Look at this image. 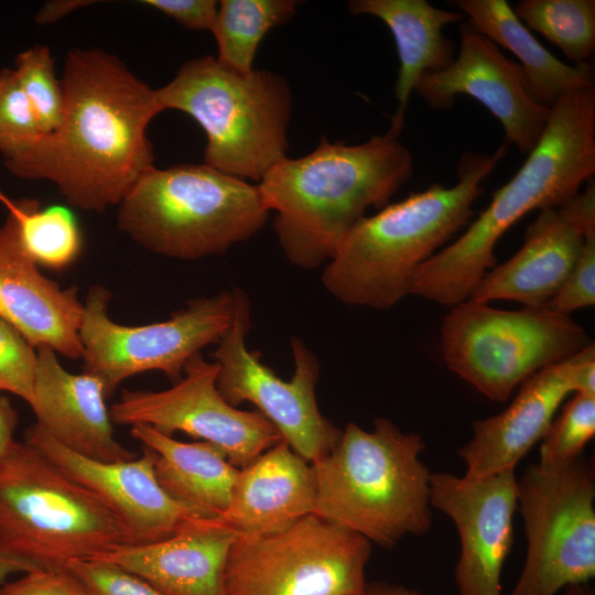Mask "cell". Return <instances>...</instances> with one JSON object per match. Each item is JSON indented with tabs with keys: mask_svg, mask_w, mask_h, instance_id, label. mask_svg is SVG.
Instances as JSON below:
<instances>
[{
	"mask_svg": "<svg viewBox=\"0 0 595 595\" xmlns=\"http://www.w3.org/2000/svg\"><path fill=\"white\" fill-rule=\"evenodd\" d=\"M48 346L37 347L33 398L36 425L58 444L88 459L115 463L134 454L115 437L102 382L67 371Z\"/></svg>",
	"mask_w": 595,
	"mask_h": 595,
	"instance_id": "obj_21",
	"label": "cell"
},
{
	"mask_svg": "<svg viewBox=\"0 0 595 595\" xmlns=\"http://www.w3.org/2000/svg\"><path fill=\"white\" fill-rule=\"evenodd\" d=\"M575 354L528 377L500 413L472 423L473 436L457 450L464 476L485 478L516 469L542 440L574 386Z\"/></svg>",
	"mask_w": 595,
	"mask_h": 595,
	"instance_id": "obj_20",
	"label": "cell"
},
{
	"mask_svg": "<svg viewBox=\"0 0 595 595\" xmlns=\"http://www.w3.org/2000/svg\"><path fill=\"white\" fill-rule=\"evenodd\" d=\"M96 3L91 0H54L48 1L35 14V22L37 24H51L54 23L69 13Z\"/></svg>",
	"mask_w": 595,
	"mask_h": 595,
	"instance_id": "obj_38",
	"label": "cell"
},
{
	"mask_svg": "<svg viewBox=\"0 0 595 595\" xmlns=\"http://www.w3.org/2000/svg\"><path fill=\"white\" fill-rule=\"evenodd\" d=\"M0 595H88L65 569H39L7 582Z\"/></svg>",
	"mask_w": 595,
	"mask_h": 595,
	"instance_id": "obj_36",
	"label": "cell"
},
{
	"mask_svg": "<svg viewBox=\"0 0 595 595\" xmlns=\"http://www.w3.org/2000/svg\"><path fill=\"white\" fill-rule=\"evenodd\" d=\"M456 6L477 32L520 61L530 94L541 105L552 109L566 93L594 86L589 62L571 66L560 61L533 36L506 0H458Z\"/></svg>",
	"mask_w": 595,
	"mask_h": 595,
	"instance_id": "obj_26",
	"label": "cell"
},
{
	"mask_svg": "<svg viewBox=\"0 0 595 595\" xmlns=\"http://www.w3.org/2000/svg\"><path fill=\"white\" fill-rule=\"evenodd\" d=\"M111 294L102 285L89 289L79 325L83 372L98 378L106 397L126 379L160 371L176 382L185 364L204 347L216 344L229 328L234 293L193 299L170 320L145 325H122L108 315Z\"/></svg>",
	"mask_w": 595,
	"mask_h": 595,
	"instance_id": "obj_12",
	"label": "cell"
},
{
	"mask_svg": "<svg viewBox=\"0 0 595 595\" xmlns=\"http://www.w3.org/2000/svg\"><path fill=\"white\" fill-rule=\"evenodd\" d=\"M371 544L314 513L275 533L236 537L226 595H366Z\"/></svg>",
	"mask_w": 595,
	"mask_h": 595,
	"instance_id": "obj_11",
	"label": "cell"
},
{
	"mask_svg": "<svg viewBox=\"0 0 595 595\" xmlns=\"http://www.w3.org/2000/svg\"><path fill=\"white\" fill-rule=\"evenodd\" d=\"M595 435V396L574 393L541 440L539 464L556 466L583 455Z\"/></svg>",
	"mask_w": 595,
	"mask_h": 595,
	"instance_id": "obj_31",
	"label": "cell"
},
{
	"mask_svg": "<svg viewBox=\"0 0 595 595\" xmlns=\"http://www.w3.org/2000/svg\"><path fill=\"white\" fill-rule=\"evenodd\" d=\"M348 9L354 15L380 19L393 35L400 66L394 87L398 104L388 132L399 138L410 95L420 78L444 69L455 58V45L444 35V26L462 23L465 15L439 9L426 0H351Z\"/></svg>",
	"mask_w": 595,
	"mask_h": 595,
	"instance_id": "obj_24",
	"label": "cell"
},
{
	"mask_svg": "<svg viewBox=\"0 0 595 595\" xmlns=\"http://www.w3.org/2000/svg\"><path fill=\"white\" fill-rule=\"evenodd\" d=\"M295 0H221L212 33L217 44V62L248 74L253 68L258 46L273 28L296 13Z\"/></svg>",
	"mask_w": 595,
	"mask_h": 595,
	"instance_id": "obj_27",
	"label": "cell"
},
{
	"mask_svg": "<svg viewBox=\"0 0 595 595\" xmlns=\"http://www.w3.org/2000/svg\"><path fill=\"white\" fill-rule=\"evenodd\" d=\"M509 469L485 478L432 473L430 504L455 524L459 558L457 595H505L504 564L513 545L517 475Z\"/></svg>",
	"mask_w": 595,
	"mask_h": 595,
	"instance_id": "obj_15",
	"label": "cell"
},
{
	"mask_svg": "<svg viewBox=\"0 0 595 595\" xmlns=\"http://www.w3.org/2000/svg\"><path fill=\"white\" fill-rule=\"evenodd\" d=\"M232 293L231 324L212 354L218 365L217 389L235 408L244 401L253 403L296 454L314 463L327 455L342 435L317 405L318 359L300 338L293 337L294 374L290 381L279 378L256 353L248 350L250 303L242 290L235 288Z\"/></svg>",
	"mask_w": 595,
	"mask_h": 595,
	"instance_id": "obj_13",
	"label": "cell"
},
{
	"mask_svg": "<svg viewBox=\"0 0 595 595\" xmlns=\"http://www.w3.org/2000/svg\"><path fill=\"white\" fill-rule=\"evenodd\" d=\"M595 174V86L563 95L517 173L494 194L465 232L420 266L410 294L454 306L469 299L497 266L495 247L534 209L565 204Z\"/></svg>",
	"mask_w": 595,
	"mask_h": 595,
	"instance_id": "obj_2",
	"label": "cell"
},
{
	"mask_svg": "<svg viewBox=\"0 0 595 595\" xmlns=\"http://www.w3.org/2000/svg\"><path fill=\"white\" fill-rule=\"evenodd\" d=\"M130 434L151 456L155 478L171 498L208 518L225 512L239 468L220 447L181 442L145 424L132 425Z\"/></svg>",
	"mask_w": 595,
	"mask_h": 595,
	"instance_id": "obj_25",
	"label": "cell"
},
{
	"mask_svg": "<svg viewBox=\"0 0 595 595\" xmlns=\"http://www.w3.org/2000/svg\"><path fill=\"white\" fill-rule=\"evenodd\" d=\"M591 343L570 315L547 305L506 311L466 300L451 307L441 327L447 368L497 402L508 400L534 372Z\"/></svg>",
	"mask_w": 595,
	"mask_h": 595,
	"instance_id": "obj_9",
	"label": "cell"
},
{
	"mask_svg": "<svg viewBox=\"0 0 595 595\" xmlns=\"http://www.w3.org/2000/svg\"><path fill=\"white\" fill-rule=\"evenodd\" d=\"M18 425V412L7 397H0V458L15 443L14 432Z\"/></svg>",
	"mask_w": 595,
	"mask_h": 595,
	"instance_id": "obj_39",
	"label": "cell"
},
{
	"mask_svg": "<svg viewBox=\"0 0 595 595\" xmlns=\"http://www.w3.org/2000/svg\"><path fill=\"white\" fill-rule=\"evenodd\" d=\"M595 227V182L561 206L540 210L526 228L522 247L506 262L487 271L468 300L488 303L516 301L545 305L567 279Z\"/></svg>",
	"mask_w": 595,
	"mask_h": 595,
	"instance_id": "obj_18",
	"label": "cell"
},
{
	"mask_svg": "<svg viewBox=\"0 0 595 595\" xmlns=\"http://www.w3.org/2000/svg\"><path fill=\"white\" fill-rule=\"evenodd\" d=\"M10 323L0 317V391L23 399L33 398L37 350Z\"/></svg>",
	"mask_w": 595,
	"mask_h": 595,
	"instance_id": "obj_33",
	"label": "cell"
},
{
	"mask_svg": "<svg viewBox=\"0 0 595 595\" xmlns=\"http://www.w3.org/2000/svg\"><path fill=\"white\" fill-rule=\"evenodd\" d=\"M34 570L39 567L31 562L0 550V584H6L13 574H25Z\"/></svg>",
	"mask_w": 595,
	"mask_h": 595,
	"instance_id": "obj_40",
	"label": "cell"
},
{
	"mask_svg": "<svg viewBox=\"0 0 595 595\" xmlns=\"http://www.w3.org/2000/svg\"><path fill=\"white\" fill-rule=\"evenodd\" d=\"M60 126L7 165L24 180H46L88 212L118 206L154 166L147 129L160 113L155 89L100 48H73L62 74Z\"/></svg>",
	"mask_w": 595,
	"mask_h": 595,
	"instance_id": "obj_1",
	"label": "cell"
},
{
	"mask_svg": "<svg viewBox=\"0 0 595 595\" xmlns=\"http://www.w3.org/2000/svg\"><path fill=\"white\" fill-rule=\"evenodd\" d=\"M3 201L15 215L23 246L37 266L61 270L77 259L82 234L68 208H41L34 198Z\"/></svg>",
	"mask_w": 595,
	"mask_h": 595,
	"instance_id": "obj_28",
	"label": "cell"
},
{
	"mask_svg": "<svg viewBox=\"0 0 595 595\" xmlns=\"http://www.w3.org/2000/svg\"><path fill=\"white\" fill-rule=\"evenodd\" d=\"M217 363L205 360L198 353L169 389L122 390L109 408L111 421L130 426L145 424L170 436L183 432L210 442L240 469L283 439L261 412L230 405L217 389Z\"/></svg>",
	"mask_w": 595,
	"mask_h": 595,
	"instance_id": "obj_14",
	"label": "cell"
},
{
	"mask_svg": "<svg viewBox=\"0 0 595 595\" xmlns=\"http://www.w3.org/2000/svg\"><path fill=\"white\" fill-rule=\"evenodd\" d=\"M413 174V156L389 132L359 144L331 143L278 162L259 182L273 229L289 261L315 268L328 261L369 207L383 208Z\"/></svg>",
	"mask_w": 595,
	"mask_h": 595,
	"instance_id": "obj_3",
	"label": "cell"
},
{
	"mask_svg": "<svg viewBox=\"0 0 595 595\" xmlns=\"http://www.w3.org/2000/svg\"><path fill=\"white\" fill-rule=\"evenodd\" d=\"M313 466L280 441L239 469L228 508L210 519L236 537H260L288 529L313 513Z\"/></svg>",
	"mask_w": 595,
	"mask_h": 595,
	"instance_id": "obj_22",
	"label": "cell"
},
{
	"mask_svg": "<svg viewBox=\"0 0 595 595\" xmlns=\"http://www.w3.org/2000/svg\"><path fill=\"white\" fill-rule=\"evenodd\" d=\"M513 12L574 65L588 62L595 50L594 0H523Z\"/></svg>",
	"mask_w": 595,
	"mask_h": 595,
	"instance_id": "obj_29",
	"label": "cell"
},
{
	"mask_svg": "<svg viewBox=\"0 0 595 595\" xmlns=\"http://www.w3.org/2000/svg\"><path fill=\"white\" fill-rule=\"evenodd\" d=\"M125 544L116 513L34 447L15 441L0 458V550L64 569Z\"/></svg>",
	"mask_w": 595,
	"mask_h": 595,
	"instance_id": "obj_8",
	"label": "cell"
},
{
	"mask_svg": "<svg viewBox=\"0 0 595 595\" xmlns=\"http://www.w3.org/2000/svg\"><path fill=\"white\" fill-rule=\"evenodd\" d=\"M155 94L162 111L185 112L203 128L210 167L260 182L286 158L292 94L274 72L239 74L205 55L184 63Z\"/></svg>",
	"mask_w": 595,
	"mask_h": 595,
	"instance_id": "obj_7",
	"label": "cell"
},
{
	"mask_svg": "<svg viewBox=\"0 0 595 595\" xmlns=\"http://www.w3.org/2000/svg\"><path fill=\"white\" fill-rule=\"evenodd\" d=\"M142 3L194 31L212 32L218 12L215 0H144Z\"/></svg>",
	"mask_w": 595,
	"mask_h": 595,
	"instance_id": "obj_37",
	"label": "cell"
},
{
	"mask_svg": "<svg viewBox=\"0 0 595 595\" xmlns=\"http://www.w3.org/2000/svg\"><path fill=\"white\" fill-rule=\"evenodd\" d=\"M366 595H422L413 588L383 581L367 583Z\"/></svg>",
	"mask_w": 595,
	"mask_h": 595,
	"instance_id": "obj_41",
	"label": "cell"
},
{
	"mask_svg": "<svg viewBox=\"0 0 595 595\" xmlns=\"http://www.w3.org/2000/svg\"><path fill=\"white\" fill-rule=\"evenodd\" d=\"M43 134L14 69L2 68L0 71V153L6 166L21 158Z\"/></svg>",
	"mask_w": 595,
	"mask_h": 595,
	"instance_id": "obj_32",
	"label": "cell"
},
{
	"mask_svg": "<svg viewBox=\"0 0 595 595\" xmlns=\"http://www.w3.org/2000/svg\"><path fill=\"white\" fill-rule=\"evenodd\" d=\"M467 152L457 163V182L440 183L360 218L328 260L322 282L348 305L387 310L410 294L414 274L455 232L469 224L482 182L506 155Z\"/></svg>",
	"mask_w": 595,
	"mask_h": 595,
	"instance_id": "obj_4",
	"label": "cell"
},
{
	"mask_svg": "<svg viewBox=\"0 0 595 595\" xmlns=\"http://www.w3.org/2000/svg\"><path fill=\"white\" fill-rule=\"evenodd\" d=\"M414 91L431 109L441 111L448 110L457 95L473 97L499 120L506 140L528 154L551 116V109L530 94L522 67L468 21L461 23L458 55L444 69L425 73Z\"/></svg>",
	"mask_w": 595,
	"mask_h": 595,
	"instance_id": "obj_16",
	"label": "cell"
},
{
	"mask_svg": "<svg viewBox=\"0 0 595 595\" xmlns=\"http://www.w3.org/2000/svg\"><path fill=\"white\" fill-rule=\"evenodd\" d=\"M64 569L88 595H161L140 576L105 560H74Z\"/></svg>",
	"mask_w": 595,
	"mask_h": 595,
	"instance_id": "obj_34",
	"label": "cell"
},
{
	"mask_svg": "<svg viewBox=\"0 0 595 595\" xmlns=\"http://www.w3.org/2000/svg\"><path fill=\"white\" fill-rule=\"evenodd\" d=\"M236 536L202 526L149 544H125L99 558L140 576L161 595H226L224 570Z\"/></svg>",
	"mask_w": 595,
	"mask_h": 595,
	"instance_id": "obj_23",
	"label": "cell"
},
{
	"mask_svg": "<svg viewBox=\"0 0 595 595\" xmlns=\"http://www.w3.org/2000/svg\"><path fill=\"white\" fill-rule=\"evenodd\" d=\"M13 69L43 133L55 131L63 116L64 93L55 75L51 50L35 45L22 51L15 57Z\"/></svg>",
	"mask_w": 595,
	"mask_h": 595,
	"instance_id": "obj_30",
	"label": "cell"
},
{
	"mask_svg": "<svg viewBox=\"0 0 595 595\" xmlns=\"http://www.w3.org/2000/svg\"><path fill=\"white\" fill-rule=\"evenodd\" d=\"M595 304V227L585 232L581 253L565 282L545 304L551 310L571 312Z\"/></svg>",
	"mask_w": 595,
	"mask_h": 595,
	"instance_id": "obj_35",
	"label": "cell"
},
{
	"mask_svg": "<svg viewBox=\"0 0 595 595\" xmlns=\"http://www.w3.org/2000/svg\"><path fill=\"white\" fill-rule=\"evenodd\" d=\"M258 185L207 164L153 166L118 205L117 225L141 247L167 258L219 255L266 224Z\"/></svg>",
	"mask_w": 595,
	"mask_h": 595,
	"instance_id": "obj_6",
	"label": "cell"
},
{
	"mask_svg": "<svg viewBox=\"0 0 595 595\" xmlns=\"http://www.w3.org/2000/svg\"><path fill=\"white\" fill-rule=\"evenodd\" d=\"M561 595H595V591L588 583H580L566 586Z\"/></svg>",
	"mask_w": 595,
	"mask_h": 595,
	"instance_id": "obj_42",
	"label": "cell"
},
{
	"mask_svg": "<svg viewBox=\"0 0 595 595\" xmlns=\"http://www.w3.org/2000/svg\"><path fill=\"white\" fill-rule=\"evenodd\" d=\"M24 442L95 493L119 518L129 544L158 542L212 519L163 490L145 450L130 461L97 462L62 446L36 424L26 429Z\"/></svg>",
	"mask_w": 595,
	"mask_h": 595,
	"instance_id": "obj_17",
	"label": "cell"
},
{
	"mask_svg": "<svg viewBox=\"0 0 595 595\" xmlns=\"http://www.w3.org/2000/svg\"><path fill=\"white\" fill-rule=\"evenodd\" d=\"M425 443L386 418L366 431L350 422L335 447L311 463L316 498L313 513L392 548L432 526L430 480L421 461Z\"/></svg>",
	"mask_w": 595,
	"mask_h": 595,
	"instance_id": "obj_5",
	"label": "cell"
},
{
	"mask_svg": "<svg viewBox=\"0 0 595 595\" xmlns=\"http://www.w3.org/2000/svg\"><path fill=\"white\" fill-rule=\"evenodd\" d=\"M76 286L45 277L26 252L15 215L0 226V317L35 348L48 346L69 359L82 358L83 303Z\"/></svg>",
	"mask_w": 595,
	"mask_h": 595,
	"instance_id": "obj_19",
	"label": "cell"
},
{
	"mask_svg": "<svg viewBox=\"0 0 595 595\" xmlns=\"http://www.w3.org/2000/svg\"><path fill=\"white\" fill-rule=\"evenodd\" d=\"M517 510L524 524L523 567L509 595H556L595 576V468L580 456L517 477Z\"/></svg>",
	"mask_w": 595,
	"mask_h": 595,
	"instance_id": "obj_10",
	"label": "cell"
}]
</instances>
